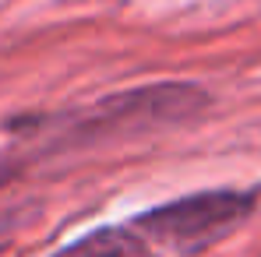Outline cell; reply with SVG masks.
<instances>
[{
	"instance_id": "obj_2",
	"label": "cell",
	"mask_w": 261,
	"mask_h": 257,
	"mask_svg": "<svg viewBox=\"0 0 261 257\" xmlns=\"http://www.w3.org/2000/svg\"><path fill=\"white\" fill-rule=\"evenodd\" d=\"M49 257H148L145 236L134 229H95Z\"/></svg>"
},
{
	"instance_id": "obj_1",
	"label": "cell",
	"mask_w": 261,
	"mask_h": 257,
	"mask_svg": "<svg viewBox=\"0 0 261 257\" xmlns=\"http://www.w3.org/2000/svg\"><path fill=\"white\" fill-rule=\"evenodd\" d=\"M254 212V197L244 190H201L166 201L130 222L145 243H159L173 254H198L237 233Z\"/></svg>"
}]
</instances>
